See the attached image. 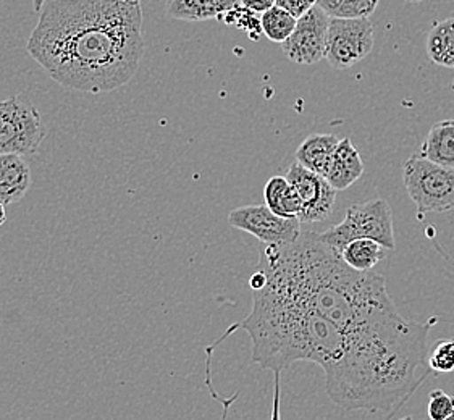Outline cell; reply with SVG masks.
I'll use <instances>...</instances> for the list:
<instances>
[{"label": "cell", "mask_w": 454, "mask_h": 420, "mask_svg": "<svg viewBox=\"0 0 454 420\" xmlns=\"http://www.w3.org/2000/svg\"><path fill=\"white\" fill-rule=\"evenodd\" d=\"M265 206L272 210L273 214L285 217V219H300L302 212V201L298 192L291 186L286 176H273L270 178L265 190H263Z\"/></svg>", "instance_id": "16"}, {"label": "cell", "mask_w": 454, "mask_h": 420, "mask_svg": "<svg viewBox=\"0 0 454 420\" xmlns=\"http://www.w3.org/2000/svg\"><path fill=\"white\" fill-rule=\"evenodd\" d=\"M428 417L430 420H445L454 412V396L436 388L428 393Z\"/></svg>", "instance_id": "23"}, {"label": "cell", "mask_w": 454, "mask_h": 420, "mask_svg": "<svg viewBox=\"0 0 454 420\" xmlns=\"http://www.w3.org/2000/svg\"><path fill=\"white\" fill-rule=\"evenodd\" d=\"M237 5L238 0H168L167 15L182 21H206L222 19Z\"/></svg>", "instance_id": "13"}, {"label": "cell", "mask_w": 454, "mask_h": 420, "mask_svg": "<svg viewBox=\"0 0 454 420\" xmlns=\"http://www.w3.org/2000/svg\"><path fill=\"white\" fill-rule=\"evenodd\" d=\"M409 4H419V2H424V0H406Z\"/></svg>", "instance_id": "29"}, {"label": "cell", "mask_w": 454, "mask_h": 420, "mask_svg": "<svg viewBox=\"0 0 454 420\" xmlns=\"http://www.w3.org/2000/svg\"><path fill=\"white\" fill-rule=\"evenodd\" d=\"M330 19L332 17L318 5L298 19L293 35L282 44L286 58L298 65H314L324 60Z\"/></svg>", "instance_id": "9"}, {"label": "cell", "mask_w": 454, "mask_h": 420, "mask_svg": "<svg viewBox=\"0 0 454 420\" xmlns=\"http://www.w3.org/2000/svg\"><path fill=\"white\" fill-rule=\"evenodd\" d=\"M400 420H412V417H409V416H408V417H403V419H400Z\"/></svg>", "instance_id": "31"}, {"label": "cell", "mask_w": 454, "mask_h": 420, "mask_svg": "<svg viewBox=\"0 0 454 420\" xmlns=\"http://www.w3.org/2000/svg\"><path fill=\"white\" fill-rule=\"evenodd\" d=\"M275 5L286 10L294 19H301L314 5H317V0H275Z\"/></svg>", "instance_id": "24"}, {"label": "cell", "mask_w": 454, "mask_h": 420, "mask_svg": "<svg viewBox=\"0 0 454 420\" xmlns=\"http://www.w3.org/2000/svg\"><path fill=\"white\" fill-rule=\"evenodd\" d=\"M47 0H33V10L39 13L41 9L44 7V4H46ZM128 2H133V4H141V0H128Z\"/></svg>", "instance_id": "27"}, {"label": "cell", "mask_w": 454, "mask_h": 420, "mask_svg": "<svg viewBox=\"0 0 454 420\" xmlns=\"http://www.w3.org/2000/svg\"><path fill=\"white\" fill-rule=\"evenodd\" d=\"M27 52L64 88L115 91L137 74L145 55L141 4L47 0Z\"/></svg>", "instance_id": "2"}, {"label": "cell", "mask_w": 454, "mask_h": 420, "mask_svg": "<svg viewBox=\"0 0 454 420\" xmlns=\"http://www.w3.org/2000/svg\"><path fill=\"white\" fill-rule=\"evenodd\" d=\"M419 156L434 164L454 168V119L438 121L430 128Z\"/></svg>", "instance_id": "15"}, {"label": "cell", "mask_w": 454, "mask_h": 420, "mask_svg": "<svg viewBox=\"0 0 454 420\" xmlns=\"http://www.w3.org/2000/svg\"><path fill=\"white\" fill-rule=\"evenodd\" d=\"M388 249L373 239H356L340 253L346 264L359 272H369L387 257Z\"/></svg>", "instance_id": "18"}, {"label": "cell", "mask_w": 454, "mask_h": 420, "mask_svg": "<svg viewBox=\"0 0 454 420\" xmlns=\"http://www.w3.org/2000/svg\"><path fill=\"white\" fill-rule=\"evenodd\" d=\"M427 54L434 64L454 68V17L432 27L427 37Z\"/></svg>", "instance_id": "17"}, {"label": "cell", "mask_w": 454, "mask_h": 420, "mask_svg": "<svg viewBox=\"0 0 454 420\" xmlns=\"http://www.w3.org/2000/svg\"><path fill=\"white\" fill-rule=\"evenodd\" d=\"M338 144H340V139L333 135H324V133L310 135L298 147L296 162H300L310 172L322 175L325 178L328 165L335 154Z\"/></svg>", "instance_id": "14"}, {"label": "cell", "mask_w": 454, "mask_h": 420, "mask_svg": "<svg viewBox=\"0 0 454 420\" xmlns=\"http://www.w3.org/2000/svg\"><path fill=\"white\" fill-rule=\"evenodd\" d=\"M214 349H215L214 345L206 347V356H207V359H206V385H207V388H209L210 396L215 398V400L223 406L222 420H227L230 408H231V404H233L238 396H239V393H235L231 398L225 400V398H222V396L215 392V388H214V385H212V372H210ZM273 382H275V388H273L272 416H270V420H282V416H280V372H275V374H273Z\"/></svg>", "instance_id": "21"}, {"label": "cell", "mask_w": 454, "mask_h": 420, "mask_svg": "<svg viewBox=\"0 0 454 420\" xmlns=\"http://www.w3.org/2000/svg\"><path fill=\"white\" fill-rule=\"evenodd\" d=\"M296 23L298 19H294L286 10L280 9L277 5H273L272 9L267 10L261 15L262 33L272 43L283 44L293 35Z\"/></svg>", "instance_id": "19"}, {"label": "cell", "mask_w": 454, "mask_h": 420, "mask_svg": "<svg viewBox=\"0 0 454 420\" xmlns=\"http://www.w3.org/2000/svg\"><path fill=\"white\" fill-rule=\"evenodd\" d=\"M228 223L257 237L261 245H290L300 237L301 220L285 219L273 214L265 204L245 206L228 214Z\"/></svg>", "instance_id": "8"}, {"label": "cell", "mask_w": 454, "mask_h": 420, "mask_svg": "<svg viewBox=\"0 0 454 420\" xmlns=\"http://www.w3.org/2000/svg\"><path fill=\"white\" fill-rule=\"evenodd\" d=\"M239 2H241V7L261 15L275 5V0H239Z\"/></svg>", "instance_id": "25"}, {"label": "cell", "mask_w": 454, "mask_h": 420, "mask_svg": "<svg viewBox=\"0 0 454 420\" xmlns=\"http://www.w3.org/2000/svg\"><path fill=\"white\" fill-rule=\"evenodd\" d=\"M318 237L338 253L356 239H373L388 251H395L396 239L390 204L385 199L353 204L346 210L341 223L318 233Z\"/></svg>", "instance_id": "4"}, {"label": "cell", "mask_w": 454, "mask_h": 420, "mask_svg": "<svg viewBox=\"0 0 454 420\" xmlns=\"http://www.w3.org/2000/svg\"><path fill=\"white\" fill-rule=\"evenodd\" d=\"M428 366L438 374H450L454 372V341L453 339H442L438 341L428 359Z\"/></svg>", "instance_id": "22"}, {"label": "cell", "mask_w": 454, "mask_h": 420, "mask_svg": "<svg viewBox=\"0 0 454 420\" xmlns=\"http://www.w3.org/2000/svg\"><path fill=\"white\" fill-rule=\"evenodd\" d=\"M44 137L41 112L23 96L0 102V154L36 156Z\"/></svg>", "instance_id": "6"}, {"label": "cell", "mask_w": 454, "mask_h": 420, "mask_svg": "<svg viewBox=\"0 0 454 420\" xmlns=\"http://www.w3.org/2000/svg\"><path fill=\"white\" fill-rule=\"evenodd\" d=\"M364 170L365 167L363 159L355 144L351 143V139H340V144L336 147L325 175L328 183L332 184L336 191H345L363 176Z\"/></svg>", "instance_id": "11"}, {"label": "cell", "mask_w": 454, "mask_h": 420, "mask_svg": "<svg viewBox=\"0 0 454 420\" xmlns=\"http://www.w3.org/2000/svg\"><path fill=\"white\" fill-rule=\"evenodd\" d=\"M285 176L302 201L301 223L322 222L333 214L336 190L328 183L327 178L310 172L300 162L291 164Z\"/></svg>", "instance_id": "10"}, {"label": "cell", "mask_w": 454, "mask_h": 420, "mask_svg": "<svg viewBox=\"0 0 454 420\" xmlns=\"http://www.w3.org/2000/svg\"><path fill=\"white\" fill-rule=\"evenodd\" d=\"M372 21L364 19H332L327 33L325 58L336 70L359 64L372 52Z\"/></svg>", "instance_id": "7"}, {"label": "cell", "mask_w": 454, "mask_h": 420, "mask_svg": "<svg viewBox=\"0 0 454 420\" xmlns=\"http://www.w3.org/2000/svg\"><path fill=\"white\" fill-rule=\"evenodd\" d=\"M31 186V168L25 157L0 154V202L10 206L21 201Z\"/></svg>", "instance_id": "12"}, {"label": "cell", "mask_w": 454, "mask_h": 420, "mask_svg": "<svg viewBox=\"0 0 454 420\" xmlns=\"http://www.w3.org/2000/svg\"><path fill=\"white\" fill-rule=\"evenodd\" d=\"M445 420H454V412L451 414V416H450V417H446Z\"/></svg>", "instance_id": "30"}, {"label": "cell", "mask_w": 454, "mask_h": 420, "mask_svg": "<svg viewBox=\"0 0 454 420\" xmlns=\"http://www.w3.org/2000/svg\"><path fill=\"white\" fill-rule=\"evenodd\" d=\"M5 219H7V214H5V206L0 202V227L5 223Z\"/></svg>", "instance_id": "28"}, {"label": "cell", "mask_w": 454, "mask_h": 420, "mask_svg": "<svg viewBox=\"0 0 454 420\" xmlns=\"http://www.w3.org/2000/svg\"><path fill=\"white\" fill-rule=\"evenodd\" d=\"M317 5L332 19H369L377 9L379 0H317Z\"/></svg>", "instance_id": "20"}, {"label": "cell", "mask_w": 454, "mask_h": 420, "mask_svg": "<svg viewBox=\"0 0 454 420\" xmlns=\"http://www.w3.org/2000/svg\"><path fill=\"white\" fill-rule=\"evenodd\" d=\"M259 253L257 268L267 275V286L346 333L408 323L382 275L355 270L316 231H302L290 245H261Z\"/></svg>", "instance_id": "3"}, {"label": "cell", "mask_w": 454, "mask_h": 420, "mask_svg": "<svg viewBox=\"0 0 454 420\" xmlns=\"http://www.w3.org/2000/svg\"><path fill=\"white\" fill-rule=\"evenodd\" d=\"M267 282H269L267 275L263 274L262 270L255 268L254 274L251 275V278H249V286L253 292H261L265 288Z\"/></svg>", "instance_id": "26"}, {"label": "cell", "mask_w": 454, "mask_h": 420, "mask_svg": "<svg viewBox=\"0 0 454 420\" xmlns=\"http://www.w3.org/2000/svg\"><path fill=\"white\" fill-rule=\"evenodd\" d=\"M237 330L251 337L253 362L273 374L298 361L322 367L328 398L345 411L388 412L395 406L403 378L395 329L346 333L265 284L254 292L249 315L233 323L215 345Z\"/></svg>", "instance_id": "1"}, {"label": "cell", "mask_w": 454, "mask_h": 420, "mask_svg": "<svg viewBox=\"0 0 454 420\" xmlns=\"http://www.w3.org/2000/svg\"><path fill=\"white\" fill-rule=\"evenodd\" d=\"M403 182L409 198L418 207V219L430 212L454 209V168L414 154L404 164Z\"/></svg>", "instance_id": "5"}]
</instances>
